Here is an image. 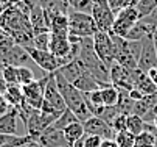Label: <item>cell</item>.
<instances>
[{"label": "cell", "instance_id": "cell-1", "mask_svg": "<svg viewBox=\"0 0 157 147\" xmlns=\"http://www.w3.org/2000/svg\"><path fill=\"white\" fill-rule=\"evenodd\" d=\"M76 59L79 61V64L82 66V69L100 83V88L112 83L110 81L109 67L98 58V55H97V52L94 49V38H82L79 53H78Z\"/></svg>", "mask_w": 157, "mask_h": 147}, {"label": "cell", "instance_id": "cell-2", "mask_svg": "<svg viewBox=\"0 0 157 147\" xmlns=\"http://www.w3.org/2000/svg\"><path fill=\"white\" fill-rule=\"evenodd\" d=\"M55 78H56V85H58V89L69 108L76 117L79 122H84L87 120L89 117H92V113L89 110L87 103H86V99H84V94L76 88L73 86L70 81H67L58 71L55 72Z\"/></svg>", "mask_w": 157, "mask_h": 147}, {"label": "cell", "instance_id": "cell-3", "mask_svg": "<svg viewBox=\"0 0 157 147\" xmlns=\"http://www.w3.org/2000/svg\"><path fill=\"white\" fill-rule=\"evenodd\" d=\"M112 38H114L115 44V63L131 71L137 69L142 52V41H129L115 35H112Z\"/></svg>", "mask_w": 157, "mask_h": 147}, {"label": "cell", "instance_id": "cell-4", "mask_svg": "<svg viewBox=\"0 0 157 147\" xmlns=\"http://www.w3.org/2000/svg\"><path fill=\"white\" fill-rule=\"evenodd\" d=\"M98 31L92 14L69 11V33L79 38H92Z\"/></svg>", "mask_w": 157, "mask_h": 147}, {"label": "cell", "instance_id": "cell-5", "mask_svg": "<svg viewBox=\"0 0 157 147\" xmlns=\"http://www.w3.org/2000/svg\"><path fill=\"white\" fill-rule=\"evenodd\" d=\"M65 110H67V105H65V102L58 89L55 74H50L48 81L45 85V92H44V102H42L40 111H44V113H62Z\"/></svg>", "mask_w": 157, "mask_h": 147}, {"label": "cell", "instance_id": "cell-6", "mask_svg": "<svg viewBox=\"0 0 157 147\" xmlns=\"http://www.w3.org/2000/svg\"><path fill=\"white\" fill-rule=\"evenodd\" d=\"M92 38H94V49H95L98 58L107 67H110L115 63V44H114L112 33L98 30Z\"/></svg>", "mask_w": 157, "mask_h": 147}, {"label": "cell", "instance_id": "cell-7", "mask_svg": "<svg viewBox=\"0 0 157 147\" xmlns=\"http://www.w3.org/2000/svg\"><path fill=\"white\" fill-rule=\"evenodd\" d=\"M48 77H50V74H47L44 78H36L34 81L22 86L25 102L28 105H31L33 108H36V110H40V107H42L44 92H45V85L48 81Z\"/></svg>", "mask_w": 157, "mask_h": 147}, {"label": "cell", "instance_id": "cell-8", "mask_svg": "<svg viewBox=\"0 0 157 147\" xmlns=\"http://www.w3.org/2000/svg\"><path fill=\"white\" fill-rule=\"evenodd\" d=\"M139 20H140V17H139V14H137L134 6L118 11L115 14V24H114V28H112V35L120 36V38H126L129 30L136 25Z\"/></svg>", "mask_w": 157, "mask_h": 147}, {"label": "cell", "instance_id": "cell-9", "mask_svg": "<svg viewBox=\"0 0 157 147\" xmlns=\"http://www.w3.org/2000/svg\"><path fill=\"white\" fill-rule=\"evenodd\" d=\"M31 59L34 61V64H37L44 72H47V74H55L61 64H59V59L48 50H37L34 47H28L27 49Z\"/></svg>", "mask_w": 157, "mask_h": 147}, {"label": "cell", "instance_id": "cell-10", "mask_svg": "<svg viewBox=\"0 0 157 147\" xmlns=\"http://www.w3.org/2000/svg\"><path fill=\"white\" fill-rule=\"evenodd\" d=\"M0 63L6 66H14V67H22L27 66L28 63H34L25 47H22L19 44H14L8 52L0 55Z\"/></svg>", "mask_w": 157, "mask_h": 147}, {"label": "cell", "instance_id": "cell-11", "mask_svg": "<svg viewBox=\"0 0 157 147\" xmlns=\"http://www.w3.org/2000/svg\"><path fill=\"white\" fill-rule=\"evenodd\" d=\"M109 72H110V81L114 86L126 91L134 89V71L123 67L118 63H114L109 67Z\"/></svg>", "mask_w": 157, "mask_h": 147}, {"label": "cell", "instance_id": "cell-12", "mask_svg": "<svg viewBox=\"0 0 157 147\" xmlns=\"http://www.w3.org/2000/svg\"><path fill=\"white\" fill-rule=\"evenodd\" d=\"M92 17L100 31L112 33V28L115 24V13L109 8V5H94Z\"/></svg>", "mask_w": 157, "mask_h": 147}, {"label": "cell", "instance_id": "cell-13", "mask_svg": "<svg viewBox=\"0 0 157 147\" xmlns=\"http://www.w3.org/2000/svg\"><path fill=\"white\" fill-rule=\"evenodd\" d=\"M157 67V53L152 43V38H146L142 41V52L139 58V67L143 72H149L151 69Z\"/></svg>", "mask_w": 157, "mask_h": 147}, {"label": "cell", "instance_id": "cell-14", "mask_svg": "<svg viewBox=\"0 0 157 147\" xmlns=\"http://www.w3.org/2000/svg\"><path fill=\"white\" fill-rule=\"evenodd\" d=\"M82 125H84V132L89 133V135H98L103 139H109V138L115 136V132L112 130L110 125L106 120H103L101 117H98V116L89 117L87 120L82 122Z\"/></svg>", "mask_w": 157, "mask_h": 147}, {"label": "cell", "instance_id": "cell-15", "mask_svg": "<svg viewBox=\"0 0 157 147\" xmlns=\"http://www.w3.org/2000/svg\"><path fill=\"white\" fill-rule=\"evenodd\" d=\"M37 142L42 147H72L62 130H55L50 127L42 132V135L37 138Z\"/></svg>", "mask_w": 157, "mask_h": 147}, {"label": "cell", "instance_id": "cell-16", "mask_svg": "<svg viewBox=\"0 0 157 147\" xmlns=\"http://www.w3.org/2000/svg\"><path fill=\"white\" fill-rule=\"evenodd\" d=\"M30 22H31V27H33V33H34V35L50 31L45 10H44L39 3H36V5L31 8V11H30Z\"/></svg>", "mask_w": 157, "mask_h": 147}, {"label": "cell", "instance_id": "cell-17", "mask_svg": "<svg viewBox=\"0 0 157 147\" xmlns=\"http://www.w3.org/2000/svg\"><path fill=\"white\" fill-rule=\"evenodd\" d=\"M155 31H157V30H155L154 25H151V24L146 22V20L140 19L139 22L129 30L126 39H129V41H143V39H146V38H152V35H154Z\"/></svg>", "mask_w": 157, "mask_h": 147}, {"label": "cell", "instance_id": "cell-18", "mask_svg": "<svg viewBox=\"0 0 157 147\" xmlns=\"http://www.w3.org/2000/svg\"><path fill=\"white\" fill-rule=\"evenodd\" d=\"M134 88L140 89L145 96H151L157 92V86L149 78L148 72H143L140 69H134Z\"/></svg>", "mask_w": 157, "mask_h": 147}, {"label": "cell", "instance_id": "cell-19", "mask_svg": "<svg viewBox=\"0 0 157 147\" xmlns=\"http://www.w3.org/2000/svg\"><path fill=\"white\" fill-rule=\"evenodd\" d=\"M17 119H19V111L16 107H13L8 113L2 114L0 116V133L2 135H17Z\"/></svg>", "mask_w": 157, "mask_h": 147}, {"label": "cell", "instance_id": "cell-20", "mask_svg": "<svg viewBox=\"0 0 157 147\" xmlns=\"http://www.w3.org/2000/svg\"><path fill=\"white\" fill-rule=\"evenodd\" d=\"M58 72H59L67 81H70L72 85H73V83H75L82 74H86V71L82 69V66L79 64L78 59H73V61H70V63H67V64H64L62 67L58 69Z\"/></svg>", "mask_w": 157, "mask_h": 147}, {"label": "cell", "instance_id": "cell-21", "mask_svg": "<svg viewBox=\"0 0 157 147\" xmlns=\"http://www.w3.org/2000/svg\"><path fill=\"white\" fill-rule=\"evenodd\" d=\"M118 91H120V96H118V102H117L115 107L118 108V111H120L121 114H126V116H128V114H132L136 100L129 96V91L121 89V88H118Z\"/></svg>", "mask_w": 157, "mask_h": 147}, {"label": "cell", "instance_id": "cell-22", "mask_svg": "<svg viewBox=\"0 0 157 147\" xmlns=\"http://www.w3.org/2000/svg\"><path fill=\"white\" fill-rule=\"evenodd\" d=\"M73 86H76L81 92H90V91L100 89V83H98L92 75H89V74L86 72V74H82V75L73 83Z\"/></svg>", "mask_w": 157, "mask_h": 147}, {"label": "cell", "instance_id": "cell-23", "mask_svg": "<svg viewBox=\"0 0 157 147\" xmlns=\"http://www.w3.org/2000/svg\"><path fill=\"white\" fill-rule=\"evenodd\" d=\"M126 130L131 132L134 136H137L146 130V122L137 114H128L126 117Z\"/></svg>", "mask_w": 157, "mask_h": 147}, {"label": "cell", "instance_id": "cell-24", "mask_svg": "<svg viewBox=\"0 0 157 147\" xmlns=\"http://www.w3.org/2000/svg\"><path fill=\"white\" fill-rule=\"evenodd\" d=\"M62 132H64L67 141L70 142V145H72L75 141H78L79 138H82V136L86 135L84 125H82V122H79V120H76V122H73V124H70V125H67Z\"/></svg>", "mask_w": 157, "mask_h": 147}, {"label": "cell", "instance_id": "cell-25", "mask_svg": "<svg viewBox=\"0 0 157 147\" xmlns=\"http://www.w3.org/2000/svg\"><path fill=\"white\" fill-rule=\"evenodd\" d=\"M101 89V96H103V103L104 107H115L117 102H118V96H120V91L117 86H114L110 83V85H106Z\"/></svg>", "mask_w": 157, "mask_h": 147}, {"label": "cell", "instance_id": "cell-26", "mask_svg": "<svg viewBox=\"0 0 157 147\" xmlns=\"http://www.w3.org/2000/svg\"><path fill=\"white\" fill-rule=\"evenodd\" d=\"M134 8H136L140 19L148 17L157 10V0H137Z\"/></svg>", "mask_w": 157, "mask_h": 147}, {"label": "cell", "instance_id": "cell-27", "mask_svg": "<svg viewBox=\"0 0 157 147\" xmlns=\"http://www.w3.org/2000/svg\"><path fill=\"white\" fill-rule=\"evenodd\" d=\"M6 97V100L13 105V107H19V105L24 102V91H22L20 85H8L6 92L3 94Z\"/></svg>", "mask_w": 157, "mask_h": 147}, {"label": "cell", "instance_id": "cell-28", "mask_svg": "<svg viewBox=\"0 0 157 147\" xmlns=\"http://www.w3.org/2000/svg\"><path fill=\"white\" fill-rule=\"evenodd\" d=\"M78 120V117L67 108L65 111H62L61 113V116L50 125V129H55V130H64L67 125H70V124H73V122H76Z\"/></svg>", "mask_w": 157, "mask_h": 147}, {"label": "cell", "instance_id": "cell-29", "mask_svg": "<svg viewBox=\"0 0 157 147\" xmlns=\"http://www.w3.org/2000/svg\"><path fill=\"white\" fill-rule=\"evenodd\" d=\"M134 147H155V136L154 133L146 129L143 133L136 136V142H134Z\"/></svg>", "mask_w": 157, "mask_h": 147}, {"label": "cell", "instance_id": "cell-30", "mask_svg": "<svg viewBox=\"0 0 157 147\" xmlns=\"http://www.w3.org/2000/svg\"><path fill=\"white\" fill-rule=\"evenodd\" d=\"M50 41H52V33H39L34 35L33 38V47L37 50H48L50 52Z\"/></svg>", "mask_w": 157, "mask_h": 147}, {"label": "cell", "instance_id": "cell-31", "mask_svg": "<svg viewBox=\"0 0 157 147\" xmlns=\"http://www.w3.org/2000/svg\"><path fill=\"white\" fill-rule=\"evenodd\" d=\"M36 77H34V72L28 67V66H22V67H17V83L20 86L24 85H28V83L34 81Z\"/></svg>", "mask_w": 157, "mask_h": 147}, {"label": "cell", "instance_id": "cell-32", "mask_svg": "<svg viewBox=\"0 0 157 147\" xmlns=\"http://www.w3.org/2000/svg\"><path fill=\"white\" fill-rule=\"evenodd\" d=\"M69 5L73 11L87 13V14H92V10H94L92 0H69Z\"/></svg>", "mask_w": 157, "mask_h": 147}, {"label": "cell", "instance_id": "cell-33", "mask_svg": "<svg viewBox=\"0 0 157 147\" xmlns=\"http://www.w3.org/2000/svg\"><path fill=\"white\" fill-rule=\"evenodd\" d=\"M114 139L117 141V144L120 147H134V142H136V136H134L131 132H128V130L115 133Z\"/></svg>", "mask_w": 157, "mask_h": 147}, {"label": "cell", "instance_id": "cell-34", "mask_svg": "<svg viewBox=\"0 0 157 147\" xmlns=\"http://www.w3.org/2000/svg\"><path fill=\"white\" fill-rule=\"evenodd\" d=\"M2 75H3V78H5V81L8 83V85H19L17 83V67L3 64Z\"/></svg>", "mask_w": 157, "mask_h": 147}, {"label": "cell", "instance_id": "cell-35", "mask_svg": "<svg viewBox=\"0 0 157 147\" xmlns=\"http://www.w3.org/2000/svg\"><path fill=\"white\" fill-rule=\"evenodd\" d=\"M126 114H118L115 119H114V122L110 124V127H112V130H114L115 133H118V132H124L126 130Z\"/></svg>", "mask_w": 157, "mask_h": 147}, {"label": "cell", "instance_id": "cell-36", "mask_svg": "<svg viewBox=\"0 0 157 147\" xmlns=\"http://www.w3.org/2000/svg\"><path fill=\"white\" fill-rule=\"evenodd\" d=\"M103 138L98 135H84V147H101Z\"/></svg>", "mask_w": 157, "mask_h": 147}, {"label": "cell", "instance_id": "cell-37", "mask_svg": "<svg viewBox=\"0 0 157 147\" xmlns=\"http://www.w3.org/2000/svg\"><path fill=\"white\" fill-rule=\"evenodd\" d=\"M137 0H117V3H115V8H114V13L117 14L118 11L124 10V8H131L136 5Z\"/></svg>", "mask_w": 157, "mask_h": 147}, {"label": "cell", "instance_id": "cell-38", "mask_svg": "<svg viewBox=\"0 0 157 147\" xmlns=\"http://www.w3.org/2000/svg\"><path fill=\"white\" fill-rule=\"evenodd\" d=\"M19 139H20V136H17V135H2V133H0V147L13 144V142H16Z\"/></svg>", "mask_w": 157, "mask_h": 147}, {"label": "cell", "instance_id": "cell-39", "mask_svg": "<svg viewBox=\"0 0 157 147\" xmlns=\"http://www.w3.org/2000/svg\"><path fill=\"white\" fill-rule=\"evenodd\" d=\"M11 108H13V105L6 100V97H5L3 94H0V116L5 114V113H8Z\"/></svg>", "mask_w": 157, "mask_h": 147}, {"label": "cell", "instance_id": "cell-40", "mask_svg": "<svg viewBox=\"0 0 157 147\" xmlns=\"http://www.w3.org/2000/svg\"><path fill=\"white\" fill-rule=\"evenodd\" d=\"M129 96H131V97H132L134 100H136V102H137V100H142V99L145 97V94H143V92H142L140 89H137V88L131 89V91H129Z\"/></svg>", "mask_w": 157, "mask_h": 147}, {"label": "cell", "instance_id": "cell-41", "mask_svg": "<svg viewBox=\"0 0 157 147\" xmlns=\"http://www.w3.org/2000/svg\"><path fill=\"white\" fill-rule=\"evenodd\" d=\"M101 147H120V145L117 144V141L114 138H109V139H103Z\"/></svg>", "mask_w": 157, "mask_h": 147}, {"label": "cell", "instance_id": "cell-42", "mask_svg": "<svg viewBox=\"0 0 157 147\" xmlns=\"http://www.w3.org/2000/svg\"><path fill=\"white\" fill-rule=\"evenodd\" d=\"M148 75H149V78L154 81V85L157 86V67H154V69H151L149 72H148Z\"/></svg>", "mask_w": 157, "mask_h": 147}, {"label": "cell", "instance_id": "cell-43", "mask_svg": "<svg viewBox=\"0 0 157 147\" xmlns=\"http://www.w3.org/2000/svg\"><path fill=\"white\" fill-rule=\"evenodd\" d=\"M19 147H42L36 139H31V141H28V142H25V144H22V145H19Z\"/></svg>", "mask_w": 157, "mask_h": 147}, {"label": "cell", "instance_id": "cell-44", "mask_svg": "<svg viewBox=\"0 0 157 147\" xmlns=\"http://www.w3.org/2000/svg\"><path fill=\"white\" fill-rule=\"evenodd\" d=\"M72 147H84V136L79 138L78 141H75V142L72 144Z\"/></svg>", "mask_w": 157, "mask_h": 147}, {"label": "cell", "instance_id": "cell-45", "mask_svg": "<svg viewBox=\"0 0 157 147\" xmlns=\"http://www.w3.org/2000/svg\"><path fill=\"white\" fill-rule=\"evenodd\" d=\"M94 5H107V0H92Z\"/></svg>", "mask_w": 157, "mask_h": 147}, {"label": "cell", "instance_id": "cell-46", "mask_svg": "<svg viewBox=\"0 0 157 147\" xmlns=\"http://www.w3.org/2000/svg\"><path fill=\"white\" fill-rule=\"evenodd\" d=\"M152 43H154V47H155V53H157V31L152 35Z\"/></svg>", "mask_w": 157, "mask_h": 147}, {"label": "cell", "instance_id": "cell-47", "mask_svg": "<svg viewBox=\"0 0 157 147\" xmlns=\"http://www.w3.org/2000/svg\"><path fill=\"white\" fill-rule=\"evenodd\" d=\"M151 124H154V127H155V129H157V114H155V117H154V120H152V122H151Z\"/></svg>", "mask_w": 157, "mask_h": 147}, {"label": "cell", "instance_id": "cell-48", "mask_svg": "<svg viewBox=\"0 0 157 147\" xmlns=\"http://www.w3.org/2000/svg\"><path fill=\"white\" fill-rule=\"evenodd\" d=\"M13 2H20V0H13Z\"/></svg>", "mask_w": 157, "mask_h": 147}]
</instances>
